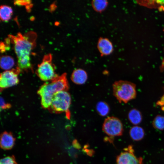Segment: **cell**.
<instances>
[{"instance_id": "1", "label": "cell", "mask_w": 164, "mask_h": 164, "mask_svg": "<svg viewBox=\"0 0 164 164\" xmlns=\"http://www.w3.org/2000/svg\"><path fill=\"white\" fill-rule=\"evenodd\" d=\"M69 88L66 73L57 76L50 83L44 84L37 92L41 98L42 107L45 109H48L54 94L60 91H67Z\"/></svg>"}, {"instance_id": "2", "label": "cell", "mask_w": 164, "mask_h": 164, "mask_svg": "<svg viewBox=\"0 0 164 164\" xmlns=\"http://www.w3.org/2000/svg\"><path fill=\"white\" fill-rule=\"evenodd\" d=\"M9 36L13 43L17 60L30 59V54L35 45L36 34L30 32L22 35L19 32L16 36Z\"/></svg>"}, {"instance_id": "3", "label": "cell", "mask_w": 164, "mask_h": 164, "mask_svg": "<svg viewBox=\"0 0 164 164\" xmlns=\"http://www.w3.org/2000/svg\"><path fill=\"white\" fill-rule=\"evenodd\" d=\"M114 96L119 102L125 103L135 99L136 97V85L130 81L120 80L113 85Z\"/></svg>"}, {"instance_id": "4", "label": "cell", "mask_w": 164, "mask_h": 164, "mask_svg": "<svg viewBox=\"0 0 164 164\" xmlns=\"http://www.w3.org/2000/svg\"><path fill=\"white\" fill-rule=\"evenodd\" d=\"M71 97L66 91H59L53 95L50 105L48 108L51 112L55 113L65 112L68 118H70L69 109L71 103Z\"/></svg>"}, {"instance_id": "5", "label": "cell", "mask_w": 164, "mask_h": 164, "mask_svg": "<svg viewBox=\"0 0 164 164\" xmlns=\"http://www.w3.org/2000/svg\"><path fill=\"white\" fill-rule=\"evenodd\" d=\"M36 74L41 80L47 81L53 80L57 75L52 63V56L50 54L44 56L41 63L38 65Z\"/></svg>"}, {"instance_id": "6", "label": "cell", "mask_w": 164, "mask_h": 164, "mask_svg": "<svg viewBox=\"0 0 164 164\" xmlns=\"http://www.w3.org/2000/svg\"><path fill=\"white\" fill-rule=\"evenodd\" d=\"M102 130L109 136H120L123 133V125L118 118L113 116L109 117L104 120L103 124Z\"/></svg>"}, {"instance_id": "7", "label": "cell", "mask_w": 164, "mask_h": 164, "mask_svg": "<svg viewBox=\"0 0 164 164\" xmlns=\"http://www.w3.org/2000/svg\"><path fill=\"white\" fill-rule=\"evenodd\" d=\"M143 159L141 157H137L135 155V150L132 145L125 148L124 150L117 156L116 164H143Z\"/></svg>"}, {"instance_id": "8", "label": "cell", "mask_w": 164, "mask_h": 164, "mask_svg": "<svg viewBox=\"0 0 164 164\" xmlns=\"http://www.w3.org/2000/svg\"><path fill=\"white\" fill-rule=\"evenodd\" d=\"M21 71L17 67L15 69L5 70L0 74L1 89L10 87L17 84L19 80L18 75Z\"/></svg>"}, {"instance_id": "9", "label": "cell", "mask_w": 164, "mask_h": 164, "mask_svg": "<svg viewBox=\"0 0 164 164\" xmlns=\"http://www.w3.org/2000/svg\"><path fill=\"white\" fill-rule=\"evenodd\" d=\"M97 47L101 56L109 55L114 50L112 43L108 39L105 37L99 38L97 42Z\"/></svg>"}, {"instance_id": "10", "label": "cell", "mask_w": 164, "mask_h": 164, "mask_svg": "<svg viewBox=\"0 0 164 164\" xmlns=\"http://www.w3.org/2000/svg\"><path fill=\"white\" fill-rule=\"evenodd\" d=\"M15 138L12 134L5 132L0 137V146L2 149L9 150L12 149L14 145Z\"/></svg>"}, {"instance_id": "11", "label": "cell", "mask_w": 164, "mask_h": 164, "mask_svg": "<svg viewBox=\"0 0 164 164\" xmlns=\"http://www.w3.org/2000/svg\"><path fill=\"white\" fill-rule=\"evenodd\" d=\"M87 79V75L85 70L81 68L74 70L71 76V79L75 84L81 85L85 83Z\"/></svg>"}, {"instance_id": "12", "label": "cell", "mask_w": 164, "mask_h": 164, "mask_svg": "<svg viewBox=\"0 0 164 164\" xmlns=\"http://www.w3.org/2000/svg\"><path fill=\"white\" fill-rule=\"evenodd\" d=\"M129 134L131 138L133 141H138L143 138L145 132L142 127L138 125H134L130 129Z\"/></svg>"}, {"instance_id": "13", "label": "cell", "mask_w": 164, "mask_h": 164, "mask_svg": "<svg viewBox=\"0 0 164 164\" xmlns=\"http://www.w3.org/2000/svg\"><path fill=\"white\" fill-rule=\"evenodd\" d=\"M128 117L130 122L134 125H138L142 121V115L138 110L134 108L129 111Z\"/></svg>"}, {"instance_id": "14", "label": "cell", "mask_w": 164, "mask_h": 164, "mask_svg": "<svg viewBox=\"0 0 164 164\" xmlns=\"http://www.w3.org/2000/svg\"><path fill=\"white\" fill-rule=\"evenodd\" d=\"M14 64V60L11 56L5 55L1 57L0 67L2 69L5 70H10Z\"/></svg>"}, {"instance_id": "15", "label": "cell", "mask_w": 164, "mask_h": 164, "mask_svg": "<svg viewBox=\"0 0 164 164\" xmlns=\"http://www.w3.org/2000/svg\"><path fill=\"white\" fill-rule=\"evenodd\" d=\"M13 13L12 8L6 5H1L0 9V17L3 21L7 22L10 19Z\"/></svg>"}, {"instance_id": "16", "label": "cell", "mask_w": 164, "mask_h": 164, "mask_svg": "<svg viewBox=\"0 0 164 164\" xmlns=\"http://www.w3.org/2000/svg\"><path fill=\"white\" fill-rule=\"evenodd\" d=\"M91 3L94 10L98 12L104 11L108 5V2L106 0H94Z\"/></svg>"}, {"instance_id": "17", "label": "cell", "mask_w": 164, "mask_h": 164, "mask_svg": "<svg viewBox=\"0 0 164 164\" xmlns=\"http://www.w3.org/2000/svg\"><path fill=\"white\" fill-rule=\"evenodd\" d=\"M96 108L98 114L102 116L107 115L110 110L108 104L103 101L98 102L96 105Z\"/></svg>"}, {"instance_id": "18", "label": "cell", "mask_w": 164, "mask_h": 164, "mask_svg": "<svg viewBox=\"0 0 164 164\" xmlns=\"http://www.w3.org/2000/svg\"><path fill=\"white\" fill-rule=\"evenodd\" d=\"M153 127L159 130H164V116L158 114L154 118L152 121Z\"/></svg>"}, {"instance_id": "19", "label": "cell", "mask_w": 164, "mask_h": 164, "mask_svg": "<svg viewBox=\"0 0 164 164\" xmlns=\"http://www.w3.org/2000/svg\"><path fill=\"white\" fill-rule=\"evenodd\" d=\"M0 164H17L15 158L13 156H8L1 159Z\"/></svg>"}, {"instance_id": "20", "label": "cell", "mask_w": 164, "mask_h": 164, "mask_svg": "<svg viewBox=\"0 0 164 164\" xmlns=\"http://www.w3.org/2000/svg\"><path fill=\"white\" fill-rule=\"evenodd\" d=\"M155 104L156 106L160 107L162 111H164V93L156 102Z\"/></svg>"}, {"instance_id": "21", "label": "cell", "mask_w": 164, "mask_h": 164, "mask_svg": "<svg viewBox=\"0 0 164 164\" xmlns=\"http://www.w3.org/2000/svg\"><path fill=\"white\" fill-rule=\"evenodd\" d=\"M31 1L30 0H15L14 1V4L17 5H25L27 6L30 5Z\"/></svg>"}, {"instance_id": "22", "label": "cell", "mask_w": 164, "mask_h": 164, "mask_svg": "<svg viewBox=\"0 0 164 164\" xmlns=\"http://www.w3.org/2000/svg\"><path fill=\"white\" fill-rule=\"evenodd\" d=\"M11 107L10 104L6 103L3 98L1 97L0 98V108L1 109H9Z\"/></svg>"}, {"instance_id": "23", "label": "cell", "mask_w": 164, "mask_h": 164, "mask_svg": "<svg viewBox=\"0 0 164 164\" xmlns=\"http://www.w3.org/2000/svg\"><path fill=\"white\" fill-rule=\"evenodd\" d=\"M161 70H164V59H163L161 67Z\"/></svg>"}, {"instance_id": "24", "label": "cell", "mask_w": 164, "mask_h": 164, "mask_svg": "<svg viewBox=\"0 0 164 164\" xmlns=\"http://www.w3.org/2000/svg\"><path fill=\"white\" fill-rule=\"evenodd\" d=\"M163 31H164V29H163Z\"/></svg>"}]
</instances>
